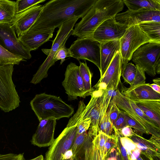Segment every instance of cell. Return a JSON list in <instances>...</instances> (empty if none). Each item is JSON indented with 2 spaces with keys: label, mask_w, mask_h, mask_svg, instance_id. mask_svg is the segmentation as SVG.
Masks as SVG:
<instances>
[{
  "label": "cell",
  "mask_w": 160,
  "mask_h": 160,
  "mask_svg": "<svg viewBox=\"0 0 160 160\" xmlns=\"http://www.w3.org/2000/svg\"><path fill=\"white\" fill-rule=\"evenodd\" d=\"M16 14V2L0 0V23L11 24Z\"/></svg>",
  "instance_id": "26"
},
{
  "label": "cell",
  "mask_w": 160,
  "mask_h": 160,
  "mask_svg": "<svg viewBox=\"0 0 160 160\" xmlns=\"http://www.w3.org/2000/svg\"><path fill=\"white\" fill-rule=\"evenodd\" d=\"M72 54L69 48H66L65 45L60 48L55 55L53 61L55 63L57 61L61 60L60 64L65 60V58L72 57Z\"/></svg>",
  "instance_id": "38"
},
{
  "label": "cell",
  "mask_w": 160,
  "mask_h": 160,
  "mask_svg": "<svg viewBox=\"0 0 160 160\" xmlns=\"http://www.w3.org/2000/svg\"><path fill=\"white\" fill-rule=\"evenodd\" d=\"M115 92V90L112 89L104 90L103 95L101 103L100 122L107 112Z\"/></svg>",
  "instance_id": "31"
},
{
  "label": "cell",
  "mask_w": 160,
  "mask_h": 160,
  "mask_svg": "<svg viewBox=\"0 0 160 160\" xmlns=\"http://www.w3.org/2000/svg\"><path fill=\"white\" fill-rule=\"evenodd\" d=\"M44 159L43 156L41 155L34 158L29 160H44Z\"/></svg>",
  "instance_id": "45"
},
{
  "label": "cell",
  "mask_w": 160,
  "mask_h": 160,
  "mask_svg": "<svg viewBox=\"0 0 160 160\" xmlns=\"http://www.w3.org/2000/svg\"><path fill=\"white\" fill-rule=\"evenodd\" d=\"M97 0H52L43 5L39 16L26 32H52L63 23L75 18H82Z\"/></svg>",
  "instance_id": "1"
},
{
  "label": "cell",
  "mask_w": 160,
  "mask_h": 160,
  "mask_svg": "<svg viewBox=\"0 0 160 160\" xmlns=\"http://www.w3.org/2000/svg\"><path fill=\"white\" fill-rule=\"evenodd\" d=\"M128 27L117 22L114 17L102 23L95 30L92 38L100 43L120 40Z\"/></svg>",
  "instance_id": "14"
},
{
  "label": "cell",
  "mask_w": 160,
  "mask_h": 160,
  "mask_svg": "<svg viewBox=\"0 0 160 160\" xmlns=\"http://www.w3.org/2000/svg\"><path fill=\"white\" fill-rule=\"evenodd\" d=\"M122 1L130 10L145 9L160 11V0H123Z\"/></svg>",
  "instance_id": "25"
},
{
  "label": "cell",
  "mask_w": 160,
  "mask_h": 160,
  "mask_svg": "<svg viewBox=\"0 0 160 160\" xmlns=\"http://www.w3.org/2000/svg\"><path fill=\"white\" fill-rule=\"evenodd\" d=\"M152 89L156 92L160 94V86L154 83H148Z\"/></svg>",
  "instance_id": "43"
},
{
  "label": "cell",
  "mask_w": 160,
  "mask_h": 160,
  "mask_svg": "<svg viewBox=\"0 0 160 160\" xmlns=\"http://www.w3.org/2000/svg\"><path fill=\"white\" fill-rule=\"evenodd\" d=\"M128 138L141 150L153 157L160 158V138L152 136L147 140L135 132Z\"/></svg>",
  "instance_id": "22"
},
{
  "label": "cell",
  "mask_w": 160,
  "mask_h": 160,
  "mask_svg": "<svg viewBox=\"0 0 160 160\" xmlns=\"http://www.w3.org/2000/svg\"><path fill=\"white\" fill-rule=\"evenodd\" d=\"M46 0H18L16 1V14L22 12L31 7L42 3Z\"/></svg>",
  "instance_id": "32"
},
{
  "label": "cell",
  "mask_w": 160,
  "mask_h": 160,
  "mask_svg": "<svg viewBox=\"0 0 160 160\" xmlns=\"http://www.w3.org/2000/svg\"><path fill=\"white\" fill-rule=\"evenodd\" d=\"M120 50L119 40L101 43L100 77L104 73L117 52L120 51Z\"/></svg>",
  "instance_id": "23"
},
{
  "label": "cell",
  "mask_w": 160,
  "mask_h": 160,
  "mask_svg": "<svg viewBox=\"0 0 160 160\" xmlns=\"http://www.w3.org/2000/svg\"><path fill=\"white\" fill-rule=\"evenodd\" d=\"M124 112L127 126L134 129V132L137 134L139 133L141 135L143 133L148 134L140 124L132 118L127 113L124 111Z\"/></svg>",
  "instance_id": "35"
},
{
  "label": "cell",
  "mask_w": 160,
  "mask_h": 160,
  "mask_svg": "<svg viewBox=\"0 0 160 160\" xmlns=\"http://www.w3.org/2000/svg\"><path fill=\"white\" fill-rule=\"evenodd\" d=\"M122 0H97L76 24L72 35L78 38H92L96 29L103 22L114 17L123 8Z\"/></svg>",
  "instance_id": "2"
},
{
  "label": "cell",
  "mask_w": 160,
  "mask_h": 160,
  "mask_svg": "<svg viewBox=\"0 0 160 160\" xmlns=\"http://www.w3.org/2000/svg\"><path fill=\"white\" fill-rule=\"evenodd\" d=\"M43 8V5L38 4L16 14L10 24L18 38L32 26L39 16Z\"/></svg>",
  "instance_id": "17"
},
{
  "label": "cell",
  "mask_w": 160,
  "mask_h": 160,
  "mask_svg": "<svg viewBox=\"0 0 160 160\" xmlns=\"http://www.w3.org/2000/svg\"><path fill=\"white\" fill-rule=\"evenodd\" d=\"M23 153L18 154L8 153L5 154H0V160H24Z\"/></svg>",
  "instance_id": "41"
},
{
  "label": "cell",
  "mask_w": 160,
  "mask_h": 160,
  "mask_svg": "<svg viewBox=\"0 0 160 160\" xmlns=\"http://www.w3.org/2000/svg\"><path fill=\"white\" fill-rule=\"evenodd\" d=\"M14 65L0 67V109L6 112L15 109L21 102L12 79Z\"/></svg>",
  "instance_id": "6"
},
{
  "label": "cell",
  "mask_w": 160,
  "mask_h": 160,
  "mask_svg": "<svg viewBox=\"0 0 160 160\" xmlns=\"http://www.w3.org/2000/svg\"><path fill=\"white\" fill-rule=\"evenodd\" d=\"M56 124V120L49 118L42 120L35 133L32 136V144L39 147L51 145L54 140V135Z\"/></svg>",
  "instance_id": "18"
},
{
  "label": "cell",
  "mask_w": 160,
  "mask_h": 160,
  "mask_svg": "<svg viewBox=\"0 0 160 160\" xmlns=\"http://www.w3.org/2000/svg\"><path fill=\"white\" fill-rule=\"evenodd\" d=\"M79 18L78 17L75 18L62 24L59 28L56 36L52 41L51 48L42 49V51L48 57L33 75L31 83L37 84L43 79L48 77L49 69L55 63L53 58L55 54L60 48L65 45L67 40L72 35L73 31V28Z\"/></svg>",
  "instance_id": "4"
},
{
  "label": "cell",
  "mask_w": 160,
  "mask_h": 160,
  "mask_svg": "<svg viewBox=\"0 0 160 160\" xmlns=\"http://www.w3.org/2000/svg\"><path fill=\"white\" fill-rule=\"evenodd\" d=\"M91 122L90 118L85 119L80 121L78 125L77 134H80L87 132L90 128Z\"/></svg>",
  "instance_id": "40"
},
{
  "label": "cell",
  "mask_w": 160,
  "mask_h": 160,
  "mask_svg": "<svg viewBox=\"0 0 160 160\" xmlns=\"http://www.w3.org/2000/svg\"><path fill=\"white\" fill-rule=\"evenodd\" d=\"M112 98L119 109L140 124L148 134L160 138V128L143 113L134 101L124 96L118 89L115 90Z\"/></svg>",
  "instance_id": "7"
},
{
  "label": "cell",
  "mask_w": 160,
  "mask_h": 160,
  "mask_svg": "<svg viewBox=\"0 0 160 160\" xmlns=\"http://www.w3.org/2000/svg\"><path fill=\"white\" fill-rule=\"evenodd\" d=\"M136 72L132 85L129 88H132L138 85L146 83V77L145 72L139 66L136 65Z\"/></svg>",
  "instance_id": "37"
},
{
  "label": "cell",
  "mask_w": 160,
  "mask_h": 160,
  "mask_svg": "<svg viewBox=\"0 0 160 160\" xmlns=\"http://www.w3.org/2000/svg\"><path fill=\"white\" fill-rule=\"evenodd\" d=\"M94 137L89 130L83 144L75 155L76 160H106L107 155L98 148Z\"/></svg>",
  "instance_id": "19"
},
{
  "label": "cell",
  "mask_w": 160,
  "mask_h": 160,
  "mask_svg": "<svg viewBox=\"0 0 160 160\" xmlns=\"http://www.w3.org/2000/svg\"><path fill=\"white\" fill-rule=\"evenodd\" d=\"M119 40L122 71L138 48L144 43L152 42L138 25L129 26Z\"/></svg>",
  "instance_id": "8"
},
{
  "label": "cell",
  "mask_w": 160,
  "mask_h": 160,
  "mask_svg": "<svg viewBox=\"0 0 160 160\" xmlns=\"http://www.w3.org/2000/svg\"><path fill=\"white\" fill-rule=\"evenodd\" d=\"M119 131L122 136L126 137H130L132 136L135 132L132 128L128 126L124 127Z\"/></svg>",
  "instance_id": "42"
},
{
  "label": "cell",
  "mask_w": 160,
  "mask_h": 160,
  "mask_svg": "<svg viewBox=\"0 0 160 160\" xmlns=\"http://www.w3.org/2000/svg\"><path fill=\"white\" fill-rule=\"evenodd\" d=\"M99 132H102L109 136L114 134V128L109 119L107 112L100 122L98 129Z\"/></svg>",
  "instance_id": "33"
},
{
  "label": "cell",
  "mask_w": 160,
  "mask_h": 160,
  "mask_svg": "<svg viewBox=\"0 0 160 160\" xmlns=\"http://www.w3.org/2000/svg\"><path fill=\"white\" fill-rule=\"evenodd\" d=\"M122 71L121 56L120 51H118L104 73L94 87L101 90H116L121 82Z\"/></svg>",
  "instance_id": "13"
},
{
  "label": "cell",
  "mask_w": 160,
  "mask_h": 160,
  "mask_svg": "<svg viewBox=\"0 0 160 160\" xmlns=\"http://www.w3.org/2000/svg\"><path fill=\"white\" fill-rule=\"evenodd\" d=\"M71 160H76V159L75 157V156H73L72 159Z\"/></svg>",
  "instance_id": "46"
},
{
  "label": "cell",
  "mask_w": 160,
  "mask_h": 160,
  "mask_svg": "<svg viewBox=\"0 0 160 160\" xmlns=\"http://www.w3.org/2000/svg\"><path fill=\"white\" fill-rule=\"evenodd\" d=\"M122 87L121 93L132 101L160 100V94L153 90L148 83L138 85L132 88Z\"/></svg>",
  "instance_id": "20"
},
{
  "label": "cell",
  "mask_w": 160,
  "mask_h": 160,
  "mask_svg": "<svg viewBox=\"0 0 160 160\" xmlns=\"http://www.w3.org/2000/svg\"><path fill=\"white\" fill-rule=\"evenodd\" d=\"M127 126L124 111H120L115 122L114 128L116 130H120Z\"/></svg>",
  "instance_id": "39"
},
{
  "label": "cell",
  "mask_w": 160,
  "mask_h": 160,
  "mask_svg": "<svg viewBox=\"0 0 160 160\" xmlns=\"http://www.w3.org/2000/svg\"><path fill=\"white\" fill-rule=\"evenodd\" d=\"M87 136V132L81 134H76L73 142L70 148L73 156H75L83 144Z\"/></svg>",
  "instance_id": "34"
},
{
  "label": "cell",
  "mask_w": 160,
  "mask_h": 160,
  "mask_svg": "<svg viewBox=\"0 0 160 160\" xmlns=\"http://www.w3.org/2000/svg\"><path fill=\"white\" fill-rule=\"evenodd\" d=\"M0 45L12 54L25 60L32 56L22 44L10 24L0 23Z\"/></svg>",
  "instance_id": "12"
},
{
  "label": "cell",
  "mask_w": 160,
  "mask_h": 160,
  "mask_svg": "<svg viewBox=\"0 0 160 160\" xmlns=\"http://www.w3.org/2000/svg\"><path fill=\"white\" fill-rule=\"evenodd\" d=\"M30 105L39 122L47 119L57 120L68 118L73 114V108L59 97L45 93L36 94Z\"/></svg>",
  "instance_id": "3"
},
{
  "label": "cell",
  "mask_w": 160,
  "mask_h": 160,
  "mask_svg": "<svg viewBox=\"0 0 160 160\" xmlns=\"http://www.w3.org/2000/svg\"><path fill=\"white\" fill-rule=\"evenodd\" d=\"M116 21L128 26L138 25L148 21L160 22V11L145 9L126 11L118 13L114 17Z\"/></svg>",
  "instance_id": "15"
},
{
  "label": "cell",
  "mask_w": 160,
  "mask_h": 160,
  "mask_svg": "<svg viewBox=\"0 0 160 160\" xmlns=\"http://www.w3.org/2000/svg\"><path fill=\"white\" fill-rule=\"evenodd\" d=\"M160 43L151 42L143 44L133 53L131 60L149 75L160 73Z\"/></svg>",
  "instance_id": "5"
},
{
  "label": "cell",
  "mask_w": 160,
  "mask_h": 160,
  "mask_svg": "<svg viewBox=\"0 0 160 160\" xmlns=\"http://www.w3.org/2000/svg\"><path fill=\"white\" fill-rule=\"evenodd\" d=\"M23 61L26 60L12 54L0 45V67L18 65Z\"/></svg>",
  "instance_id": "29"
},
{
  "label": "cell",
  "mask_w": 160,
  "mask_h": 160,
  "mask_svg": "<svg viewBox=\"0 0 160 160\" xmlns=\"http://www.w3.org/2000/svg\"><path fill=\"white\" fill-rule=\"evenodd\" d=\"M154 83L160 86V78H156L152 80Z\"/></svg>",
  "instance_id": "44"
},
{
  "label": "cell",
  "mask_w": 160,
  "mask_h": 160,
  "mask_svg": "<svg viewBox=\"0 0 160 160\" xmlns=\"http://www.w3.org/2000/svg\"><path fill=\"white\" fill-rule=\"evenodd\" d=\"M94 89L91 95V99L82 113L80 121L85 119H91L89 129L94 137L98 133L100 122L101 103L102 98L104 90Z\"/></svg>",
  "instance_id": "16"
},
{
  "label": "cell",
  "mask_w": 160,
  "mask_h": 160,
  "mask_svg": "<svg viewBox=\"0 0 160 160\" xmlns=\"http://www.w3.org/2000/svg\"><path fill=\"white\" fill-rule=\"evenodd\" d=\"M138 25L152 42L160 43V22H146Z\"/></svg>",
  "instance_id": "27"
},
{
  "label": "cell",
  "mask_w": 160,
  "mask_h": 160,
  "mask_svg": "<svg viewBox=\"0 0 160 160\" xmlns=\"http://www.w3.org/2000/svg\"><path fill=\"white\" fill-rule=\"evenodd\" d=\"M120 111L119 108L118 107L112 98L107 112L108 113L109 119L114 128L115 121Z\"/></svg>",
  "instance_id": "36"
},
{
  "label": "cell",
  "mask_w": 160,
  "mask_h": 160,
  "mask_svg": "<svg viewBox=\"0 0 160 160\" xmlns=\"http://www.w3.org/2000/svg\"><path fill=\"white\" fill-rule=\"evenodd\" d=\"M78 124L68 123L66 127L50 146L44 160H63L75 138Z\"/></svg>",
  "instance_id": "9"
},
{
  "label": "cell",
  "mask_w": 160,
  "mask_h": 160,
  "mask_svg": "<svg viewBox=\"0 0 160 160\" xmlns=\"http://www.w3.org/2000/svg\"><path fill=\"white\" fill-rule=\"evenodd\" d=\"M52 32H25L18 38L22 46L31 52L35 50L52 38Z\"/></svg>",
  "instance_id": "21"
},
{
  "label": "cell",
  "mask_w": 160,
  "mask_h": 160,
  "mask_svg": "<svg viewBox=\"0 0 160 160\" xmlns=\"http://www.w3.org/2000/svg\"><path fill=\"white\" fill-rule=\"evenodd\" d=\"M101 43L92 38H78L69 48L72 57L79 60H88L94 64L99 68L100 66Z\"/></svg>",
  "instance_id": "10"
},
{
  "label": "cell",
  "mask_w": 160,
  "mask_h": 160,
  "mask_svg": "<svg viewBox=\"0 0 160 160\" xmlns=\"http://www.w3.org/2000/svg\"><path fill=\"white\" fill-rule=\"evenodd\" d=\"M62 84L70 100L77 99L78 97L85 98L87 96L79 66L74 63L71 62L68 65Z\"/></svg>",
  "instance_id": "11"
},
{
  "label": "cell",
  "mask_w": 160,
  "mask_h": 160,
  "mask_svg": "<svg viewBox=\"0 0 160 160\" xmlns=\"http://www.w3.org/2000/svg\"><path fill=\"white\" fill-rule=\"evenodd\" d=\"M136 72V67L132 63H128L123 69L122 76L125 82L131 85Z\"/></svg>",
  "instance_id": "30"
},
{
  "label": "cell",
  "mask_w": 160,
  "mask_h": 160,
  "mask_svg": "<svg viewBox=\"0 0 160 160\" xmlns=\"http://www.w3.org/2000/svg\"><path fill=\"white\" fill-rule=\"evenodd\" d=\"M134 101L143 113L160 128V100Z\"/></svg>",
  "instance_id": "24"
},
{
  "label": "cell",
  "mask_w": 160,
  "mask_h": 160,
  "mask_svg": "<svg viewBox=\"0 0 160 160\" xmlns=\"http://www.w3.org/2000/svg\"><path fill=\"white\" fill-rule=\"evenodd\" d=\"M79 70L82 78L84 88L87 96L91 95L94 90L92 88L91 80L92 74L86 62H81L79 61Z\"/></svg>",
  "instance_id": "28"
}]
</instances>
